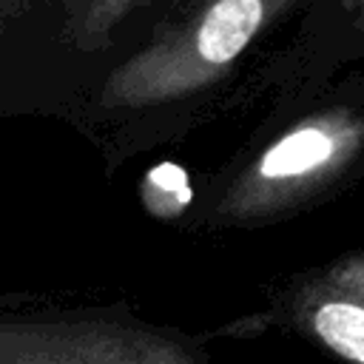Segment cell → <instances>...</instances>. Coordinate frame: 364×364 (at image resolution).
Masks as SVG:
<instances>
[{"instance_id": "cell-1", "label": "cell", "mask_w": 364, "mask_h": 364, "mask_svg": "<svg viewBox=\"0 0 364 364\" xmlns=\"http://www.w3.org/2000/svg\"><path fill=\"white\" fill-rule=\"evenodd\" d=\"M293 3L188 0L111 74L105 100L114 105H159L213 85Z\"/></svg>"}, {"instance_id": "cell-2", "label": "cell", "mask_w": 364, "mask_h": 364, "mask_svg": "<svg viewBox=\"0 0 364 364\" xmlns=\"http://www.w3.org/2000/svg\"><path fill=\"white\" fill-rule=\"evenodd\" d=\"M364 154V114L330 105L296 119L247 159L216 202L228 222L284 213L336 185Z\"/></svg>"}, {"instance_id": "cell-3", "label": "cell", "mask_w": 364, "mask_h": 364, "mask_svg": "<svg viewBox=\"0 0 364 364\" xmlns=\"http://www.w3.org/2000/svg\"><path fill=\"white\" fill-rule=\"evenodd\" d=\"M290 318L344 364H364V253H350L304 279Z\"/></svg>"}, {"instance_id": "cell-4", "label": "cell", "mask_w": 364, "mask_h": 364, "mask_svg": "<svg viewBox=\"0 0 364 364\" xmlns=\"http://www.w3.org/2000/svg\"><path fill=\"white\" fill-rule=\"evenodd\" d=\"M151 0H65L68 34L82 48H100L114 28Z\"/></svg>"}, {"instance_id": "cell-5", "label": "cell", "mask_w": 364, "mask_h": 364, "mask_svg": "<svg viewBox=\"0 0 364 364\" xmlns=\"http://www.w3.org/2000/svg\"><path fill=\"white\" fill-rule=\"evenodd\" d=\"M344 6H347L350 14L358 20V26H364V0H344Z\"/></svg>"}]
</instances>
